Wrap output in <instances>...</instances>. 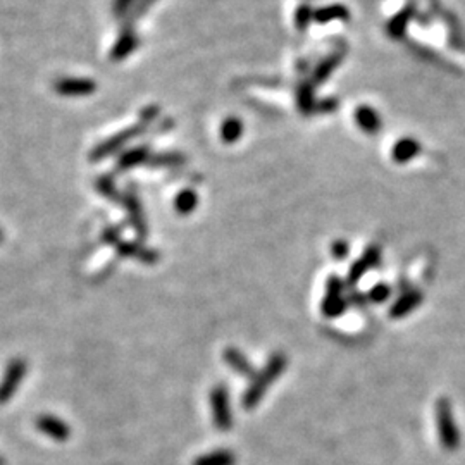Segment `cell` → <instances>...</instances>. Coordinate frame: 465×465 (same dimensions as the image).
<instances>
[{"mask_svg": "<svg viewBox=\"0 0 465 465\" xmlns=\"http://www.w3.org/2000/svg\"><path fill=\"white\" fill-rule=\"evenodd\" d=\"M212 422L219 431L226 433L233 427V410H231L229 391L224 384H217L210 389L209 395Z\"/></svg>", "mask_w": 465, "mask_h": 465, "instance_id": "cell-2", "label": "cell"}, {"mask_svg": "<svg viewBox=\"0 0 465 465\" xmlns=\"http://www.w3.org/2000/svg\"><path fill=\"white\" fill-rule=\"evenodd\" d=\"M136 45H138V40H136V37H134L133 31L126 30L119 37L117 43L114 45L110 57H112L114 61H123L124 57H127V55H130L131 52L136 48Z\"/></svg>", "mask_w": 465, "mask_h": 465, "instance_id": "cell-17", "label": "cell"}, {"mask_svg": "<svg viewBox=\"0 0 465 465\" xmlns=\"http://www.w3.org/2000/svg\"><path fill=\"white\" fill-rule=\"evenodd\" d=\"M147 157H148L147 147L133 148V150L126 152V154L121 157L119 169H121V171H127V169L134 167V165H138V164H141V162H143Z\"/></svg>", "mask_w": 465, "mask_h": 465, "instance_id": "cell-22", "label": "cell"}, {"mask_svg": "<svg viewBox=\"0 0 465 465\" xmlns=\"http://www.w3.org/2000/svg\"><path fill=\"white\" fill-rule=\"evenodd\" d=\"M420 302H422V293L417 291V289H410V291L403 293V295L393 303V307L389 309V316H391L393 319H402V317L409 316L412 310H415Z\"/></svg>", "mask_w": 465, "mask_h": 465, "instance_id": "cell-10", "label": "cell"}, {"mask_svg": "<svg viewBox=\"0 0 465 465\" xmlns=\"http://www.w3.org/2000/svg\"><path fill=\"white\" fill-rule=\"evenodd\" d=\"M313 17L312 9L309 6H300L295 12V24L300 31H305L309 26L310 19Z\"/></svg>", "mask_w": 465, "mask_h": 465, "instance_id": "cell-25", "label": "cell"}, {"mask_svg": "<svg viewBox=\"0 0 465 465\" xmlns=\"http://www.w3.org/2000/svg\"><path fill=\"white\" fill-rule=\"evenodd\" d=\"M124 202H126L127 214H130L131 224H133V227H134V229H136V233L140 234V236H143V234L147 233V227H145L143 212H141L140 203H138V200L134 198L133 195H127Z\"/></svg>", "mask_w": 465, "mask_h": 465, "instance_id": "cell-18", "label": "cell"}, {"mask_svg": "<svg viewBox=\"0 0 465 465\" xmlns=\"http://www.w3.org/2000/svg\"><path fill=\"white\" fill-rule=\"evenodd\" d=\"M26 374V362L24 360H12L6 371V378L0 382V403H6L10 396L14 395L19 382L24 379Z\"/></svg>", "mask_w": 465, "mask_h": 465, "instance_id": "cell-5", "label": "cell"}, {"mask_svg": "<svg viewBox=\"0 0 465 465\" xmlns=\"http://www.w3.org/2000/svg\"><path fill=\"white\" fill-rule=\"evenodd\" d=\"M420 150H422V147H420L419 141H415L413 138H402L391 148V158L398 164H405V162L412 161Z\"/></svg>", "mask_w": 465, "mask_h": 465, "instance_id": "cell-11", "label": "cell"}, {"mask_svg": "<svg viewBox=\"0 0 465 465\" xmlns=\"http://www.w3.org/2000/svg\"><path fill=\"white\" fill-rule=\"evenodd\" d=\"M355 121H357L358 127L367 134H374L381 130V117L369 105H360L355 110Z\"/></svg>", "mask_w": 465, "mask_h": 465, "instance_id": "cell-12", "label": "cell"}, {"mask_svg": "<svg viewBox=\"0 0 465 465\" xmlns=\"http://www.w3.org/2000/svg\"><path fill=\"white\" fill-rule=\"evenodd\" d=\"M344 285L338 276H329L326 282V295H324L320 310L326 317H338L347 309V300H344Z\"/></svg>", "mask_w": 465, "mask_h": 465, "instance_id": "cell-3", "label": "cell"}, {"mask_svg": "<svg viewBox=\"0 0 465 465\" xmlns=\"http://www.w3.org/2000/svg\"><path fill=\"white\" fill-rule=\"evenodd\" d=\"M371 265L367 264V262L364 260V258H358L357 262H355L353 265L350 267V271H348V278H347V282L350 286H355L358 281L362 279V276L365 274L367 271H371Z\"/></svg>", "mask_w": 465, "mask_h": 465, "instance_id": "cell-23", "label": "cell"}, {"mask_svg": "<svg viewBox=\"0 0 465 465\" xmlns=\"http://www.w3.org/2000/svg\"><path fill=\"white\" fill-rule=\"evenodd\" d=\"M331 255L338 260H343L348 255V243L344 240H336L331 245Z\"/></svg>", "mask_w": 465, "mask_h": 465, "instance_id": "cell-28", "label": "cell"}, {"mask_svg": "<svg viewBox=\"0 0 465 465\" xmlns=\"http://www.w3.org/2000/svg\"><path fill=\"white\" fill-rule=\"evenodd\" d=\"M141 131H143V126H133V127H130V130L123 131V133L114 134L112 138L103 141L102 145H99V147L92 152V161H100V158H103V157H109V155H112L117 148L123 147L126 141H130L131 138L138 136Z\"/></svg>", "mask_w": 465, "mask_h": 465, "instance_id": "cell-6", "label": "cell"}, {"mask_svg": "<svg viewBox=\"0 0 465 465\" xmlns=\"http://www.w3.org/2000/svg\"><path fill=\"white\" fill-rule=\"evenodd\" d=\"M176 210H178L181 216H186V214H192L195 210V207L198 205V198H196L195 192L192 189H185V192L179 193L174 200Z\"/></svg>", "mask_w": 465, "mask_h": 465, "instance_id": "cell-21", "label": "cell"}, {"mask_svg": "<svg viewBox=\"0 0 465 465\" xmlns=\"http://www.w3.org/2000/svg\"><path fill=\"white\" fill-rule=\"evenodd\" d=\"M437 429H440V440L446 450H455L458 444V433L453 422V413L448 400H440L436 405Z\"/></svg>", "mask_w": 465, "mask_h": 465, "instance_id": "cell-4", "label": "cell"}, {"mask_svg": "<svg viewBox=\"0 0 465 465\" xmlns=\"http://www.w3.org/2000/svg\"><path fill=\"white\" fill-rule=\"evenodd\" d=\"M0 241H2V231H0Z\"/></svg>", "mask_w": 465, "mask_h": 465, "instance_id": "cell-33", "label": "cell"}, {"mask_svg": "<svg viewBox=\"0 0 465 465\" xmlns=\"http://www.w3.org/2000/svg\"><path fill=\"white\" fill-rule=\"evenodd\" d=\"M154 2H155V0H140V6H138V9H136L138 14H141L143 10H147L148 7H150Z\"/></svg>", "mask_w": 465, "mask_h": 465, "instance_id": "cell-32", "label": "cell"}, {"mask_svg": "<svg viewBox=\"0 0 465 465\" xmlns=\"http://www.w3.org/2000/svg\"><path fill=\"white\" fill-rule=\"evenodd\" d=\"M413 16H415V7L410 3V6H406L402 12H398L391 21H389L388 33L391 34L393 38H402L403 34H405L406 26H409V23L412 21Z\"/></svg>", "mask_w": 465, "mask_h": 465, "instance_id": "cell-15", "label": "cell"}, {"mask_svg": "<svg viewBox=\"0 0 465 465\" xmlns=\"http://www.w3.org/2000/svg\"><path fill=\"white\" fill-rule=\"evenodd\" d=\"M241 133H243V124L236 117H227L220 126V138L226 143H234L241 136Z\"/></svg>", "mask_w": 465, "mask_h": 465, "instance_id": "cell-20", "label": "cell"}, {"mask_svg": "<svg viewBox=\"0 0 465 465\" xmlns=\"http://www.w3.org/2000/svg\"><path fill=\"white\" fill-rule=\"evenodd\" d=\"M362 258H364V260L367 262L371 267H375V265L381 262V247H378V245H371V247L365 250V254L362 255Z\"/></svg>", "mask_w": 465, "mask_h": 465, "instance_id": "cell-27", "label": "cell"}, {"mask_svg": "<svg viewBox=\"0 0 465 465\" xmlns=\"http://www.w3.org/2000/svg\"><path fill=\"white\" fill-rule=\"evenodd\" d=\"M336 105H338L336 100L329 99V100H326V102H324V103H319V109L324 110V112H329V110L336 109Z\"/></svg>", "mask_w": 465, "mask_h": 465, "instance_id": "cell-31", "label": "cell"}, {"mask_svg": "<svg viewBox=\"0 0 465 465\" xmlns=\"http://www.w3.org/2000/svg\"><path fill=\"white\" fill-rule=\"evenodd\" d=\"M298 107L302 112H310L313 107V93H312V85H302L298 88Z\"/></svg>", "mask_w": 465, "mask_h": 465, "instance_id": "cell-24", "label": "cell"}, {"mask_svg": "<svg viewBox=\"0 0 465 465\" xmlns=\"http://www.w3.org/2000/svg\"><path fill=\"white\" fill-rule=\"evenodd\" d=\"M389 296H391V289H389L388 285H382V282H381V285H375L374 288L369 291V298H371L372 302H375V303L386 302Z\"/></svg>", "mask_w": 465, "mask_h": 465, "instance_id": "cell-26", "label": "cell"}, {"mask_svg": "<svg viewBox=\"0 0 465 465\" xmlns=\"http://www.w3.org/2000/svg\"><path fill=\"white\" fill-rule=\"evenodd\" d=\"M133 3V0H114V12L123 14L130 9V6Z\"/></svg>", "mask_w": 465, "mask_h": 465, "instance_id": "cell-30", "label": "cell"}, {"mask_svg": "<svg viewBox=\"0 0 465 465\" xmlns=\"http://www.w3.org/2000/svg\"><path fill=\"white\" fill-rule=\"evenodd\" d=\"M192 465H236V455L231 450H214L196 457Z\"/></svg>", "mask_w": 465, "mask_h": 465, "instance_id": "cell-13", "label": "cell"}, {"mask_svg": "<svg viewBox=\"0 0 465 465\" xmlns=\"http://www.w3.org/2000/svg\"><path fill=\"white\" fill-rule=\"evenodd\" d=\"M37 427L45 436L52 437L55 441H65L69 437V434H71V429H69L68 424L54 415H41L37 420Z\"/></svg>", "mask_w": 465, "mask_h": 465, "instance_id": "cell-9", "label": "cell"}, {"mask_svg": "<svg viewBox=\"0 0 465 465\" xmlns=\"http://www.w3.org/2000/svg\"><path fill=\"white\" fill-rule=\"evenodd\" d=\"M286 365H288V358L285 353H274L267 360L265 367L260 372L255 374V378L251 379L250 386L245 391L241 403H243V409L254 410L255 406L260 403V400L264 398L265 391L278 381L279 375L286 371Z\"/></svg>", "mask_w": 465, "mask_h": 465, "instance_id": "cell-1", "label": "cell"}, {"mask_svg": "<svg viewBox=\"0 0 465 465\" xmlns=\"http://www.w3.org/2000/svg\"><path fill=\"white\" fill-rule=\"evenodd\" d=\"M119 245V254L124 257H133L136 260L147 262V264H154L158 260V254L154 250H148V248L141 247L138 243H117Z\"/></svg>", "mask_w": 465, "mask_h": 465, "instance_id": "cell-14", "label": "cell"}, {"mask_svg": "<svg viewBox=\"0 0 465 465\" xmlns=\"http://www.w3.org/2000/svg\"><path fill=\"white\" fill-rule=\"evenodd\" d=\"M224 362L233 369L236 374H240L241 378L254 379L255 378V369L251 367L250 360L247 358V355L243 351L238 350L236 347H227L223 353Z\"/></svg>", "mask_w": 465, "mask_h": 465, "instance_id": "cell-8", "label": "cell"}, {"mask_svg": "<svg viewBox=\"0 0 465 465\" xmlns=\"http://www.w3.org/2000/svg\"><path fill=\"white\" fill-rule=\"evenodd\" d=\"M95 83L85 78H65L55 83V92L65 96H81L95 92Z\"/></svg>", "mask_w": 465, "mask_h": 465, "instance_id": "cell-7", "label": "cell"}, {"mask_svg": "<svg viewBox=\"0 0 465 465\" xmlns=\"http://www.w3.org/2000/svg\"><path fill=\"white\" fill-rule=\"evenodd\" d=\"M340 62H341V54H334V55H331V57L324 59V61L317 65L316 72H313L312 85H319V83L326 81V79L329 78L331 72H333V69L336 68Z\"/></svg>", "mask_w": 465, "mask_h": 465, "instance_id": "cell-19", "label": "cell"}, {"mask_svg": "<svg viewBox=\"0 0 465 465\" xmlns=\"http://www.w3.org/2000/svg\"><path fill=\"white\" fill-rule=\"evenodd\" d=\"M350 12L341 3H333V6L320 7L313 12V19L317 23H331V21H347Z\"/></svg>", "mask_w": 465, "mask_h": 465, "instance_id": "cell-16", "label": "cell"}, {"mask_svg": "<svg viewBox=\"0 0 465 465\" xmlns=\"http://www.w3.org/2000/svg\"><path fill=\"white\" fill-rule=\"evenodd\" d=\"M178 162H183V157L176 154H165V155H158V157H154L152 164H178Z\"/></svg>", "mask_w": 465, "mask_h": 465, "instance_id": "cell-29", "label": "cell"}]
</instances>
